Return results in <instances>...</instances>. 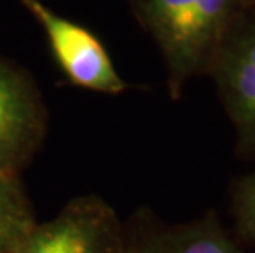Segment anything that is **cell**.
<instances>
[{
    "instance_id": "8992f818",
    "label": "cell",
    "mask_w": 255,
    "mask_h": 253,
    "mask_svg": "<svg viewBox=\"0 0 255 253\" xmlns=\"http://www.w3.org/2000/svg\"><path fill=\"white\" fill-rule=\"evenodd\" d=\"M121 253H244L214 215L165 224L140 214L126 224Z\"/></svg>"
},
{
    "instance_id": "9c48e42d",
    "label": "cell",
    "mask_w": 255,
    "mask_h": 253,
    "mask_svg": "<svg viewBox=\"0 0 255 253\" xmlns=\"http://www.w3.org/2000/svg\"><path fill=\"white\" fill-rule=\"evenodd\" d=\"M242 2L246 5H254V7H255V0H242Z\"/></svg>"
},
{
    "instance_id": "ba28073f",
    "label": "cell",
    "mask_w": 255,
    "mask_h": 253,
    "mask_svg": "<svg viewBox=\"0 0 255 253\" xmlns=\"http://www.w3.org/2000/svg\"><path fill=\"white\" fill-rule=\"evenodd\" d=\"M236 212L242 229L255 235V174L246 177L236 192Z\"/></svg>"
},
{
    "instance_id": "52a82bcc",
    "label": "cell",
    "mask_w": 255,
    "mask_h": 253,
    "mask_svg": "<svg viewBox=\"0 0 255 253\" xmlns=\"http://www.w3.org/2000/svg\"><path fill=\"white\" fill-rule=\"evenodd\" d=\"M38 222L20 176L0 173V253H7Z\"/></svg>"
},
{
    "instance_id": "3957f363",
    "label": "cell",
    "mask_w": 255,
    "mask_h": 253,
    "mask_svg": "<svg viewBox=\"0 0 255 253\" xmlns=\"http://www.w3.org/2000/svg\"><path fill=\"white\" fill-rule=\"evenodd\" d=\"M21 5L40 25L51 56L69 84L107 95L128 89L104 43L89 28L56 13L43 0H21Z\"/></svg>"
},
{
    "instance_id": "277c9868",
    "label": "cell",
    "mask_w": 255,
    "mask_h": 253,
    "mask_svg": "<svg viewBox=\"0 0 255 253\" xmlns=\"http://www.w3.org/2000/svg\"><path fill=\"white\" fill-rule=\"evenodd\" d=\"M46 130V105L33 78L0 56V173L20 176Z\"/></svg>"
},
{
    "instance_id": "6da1fadb",
    "label": "cell",
    "mask_w": 255,
    "mask_h": 253,
    "mask_svg": "<svg viewBox=\"0 0 255 253\" xmlns=\"http://www.w3.org/2000/svg\"><path fill=\"white\" fill-rule=\"evenodd\" d=\"M128 5L161 53L171 99L180 97L193 78L209 73L246 7L242 0H128Z\"/></svg>"
},
{
    "instance_id": "7a4b0ae2",
    "label": "cell",
    "mask_w": 255,
    "mask_h": 253,
    "mask_svg": "<svg viewBox=\"0 0 255 253\" xmlns=\"http://www.w3.org/2000/svg\"><path fill=\"white\" fill-rule=\"evenodd\" d=\"M124 234L126 224L106 199L78 196L7 253H121Z\"/></svg>"
},
{
    "instance_id": "5b68a950",
    "label": "cell",
    "mask_w": 255,
    "mask_h": 253,
    "mask_svg": "<svg viewBox=\"0 0 255 253\" xmlns=\"http://www.w3.org/2000/svg\"><path fill=\"white\" fill-rule=\"evenodd\" d=\"M214 79L244 147L255 148V7L246 5L214 58Z\"/></svg>"
}]
</instances>
